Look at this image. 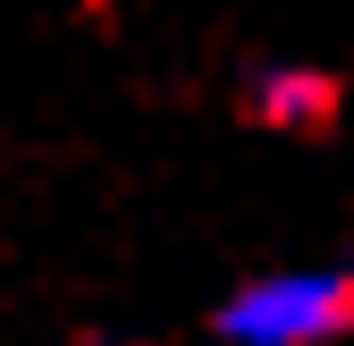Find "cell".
I'll return each instance as SVG.
<instances>
[{"label": "cell", "mask_w": 354, "mask_h": 346, "mask_svg": "<svg viewBox=\"0 0 354 346\" xmlns=\"http://www.w3.org/2000/svg\"><path fill=\"white\" fill-rule=\"evenodd\" d=\"M253 110L279 118V127H313V118H329V76H313V68H261L253 76Z\"/></svg>", "instance_id": "7a4b0ae2"}, {"label": "cell", "mask_w": 354, "mask_h": 346, "mask_svg": "<svg viewBox=\"0 0 354 346\" xmlns=\"http://www.w3.org/2000/svg\"><path fill=\"white\" fill-rule=\"evenodd\" d=\"M93 346H118V338H93Z\"/></svg>", "instance_id": "3957f363"}, {"label": "cell", "mask_w": 354, "mask_h": 346, "mask_svg": "<svg viewBox=\"0 0 354 346\" xmlns=\"http://www.w3.org/2000/svg\"><path fill=\"white\" fill-rule=\"evenodd\" d=\"M354 329V279L346 271H261L219 304L228 346H329Z\"/></svg>", "instance_id": "6da1fadb"}]
</instances>
